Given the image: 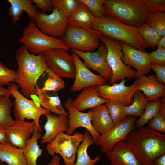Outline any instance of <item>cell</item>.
<instances>
[{
  "label": "cell",
  "mask_w": 165,
  "mask_h": 165,
  "mask_svg": "<svg viewBox=\"0 0 165 165\" xmlns=\"http://www.w3.org/2000/svg\"><path fill=\"white\" fill-rule=\"evenodd\" d=\"M105 156L110 165H141L125 140L116 143Z\"/></svg>",
  "instance_id": "cell-19"
},
{
  "label": "cell",
  "mask_w": 165,
  "mask_h": 165,
  "mask_svg": "<svg viewBox=\"0 0 165 165\" xmlns=\"http://www.w3.org/2000/svg\"><path fill=\"white\" fill-rule=\"evenodd\" d=\"M125 141L141 165H151L165 153V135L148 127L134 130Z\"/></svg>",
  "instance_id": "cell-2"
},
{
  "label": "cell",
  "mask_w": 165,
  "mask_h": 165,
  "mask_svg": "<svg viewBox=\"0 0 165 165\" xmlns=\"http://www.w3.org/2000/svg\"><path fill=\"white\" fill-rule=\"evenodd\" d=\"M72 99L69 97L64 104L65 108L68 111V128L66 134L72 135L76 129L79 127L86 128L92 137L95 142L98 139L100 135L94 129L91 123V115L88 112L83 113L76 109L73 106Z\"/></svg>",
  "instance_id": "cell-17"
},
{
  "label": "cell",
  "mask_w": 165,
  "mask_h": 165,
  "mask_svg": "<svg viewBox=\"0 0 165 165\" xmlns=\"http://www.w3.org/2000/svg\"><path fill=\"white\" fill-rule=\"evenodd\" d=\"M94 144L95 142L93 138L89 131L86 129L83 140L79 146L77 151V159L75 165H95L99 161L100 156L92 159L88 153V147Z\"/></svg>",
  "instance_id": "cell-26"
},
{
  "label": "cell",
  "mask_w": 165,
  "mask_h": 165,
  "mask_svg": "<svg viewBox=\"0 0 165 165\" xmlns=\"http://www.w3.org/2000/svg\"><path fill=\"white\" fill-rule=\"evenodd\" d=\"M50 162L47 165H61L60 163V158L58 156L54 155L52 156Z\"/></svg>",
  "instance_id": "cell-47"
},
{
  "label": "cell",
  "mask_w": 165,
  "mask_h": 165,
  "mask_svg": "<svg viewBox=\"0 0 165 165\" xmlns=\"http://www.w3.org/2000/svg\"><path fill=\"white\" fill-rule=\"evenodd\" d=\"M10 5L8 12L12 17V22L16 23L24 11L28 15L30 19L34 20L37 12V7L33 5L31 0H8Z\"/></svg>",
  "instance_id": "cell-25"
},
{
  "label": "cell",
  "mask_w": 165,
  "mask_h": 165,
  "mask_svg": "<svg viewBox=\"0 0 165 165\" xmlns=\"http://www.w3.org/2000/svg\"><path fill=\"white\" fill-rule=\"evenodd\" d=\"M72 55L75 65L76 73L74 82L70 88V91L74 92L88 87L106 84V79L92 72L76 54L72 53Z\"/></svg>",
  "instance_id": "cell-16"
},
{
  "label": "cell",
  "mask_w": 165,
  "mask_h": 165,
  "mask_svg": "<svg viewBox=\"0 0 165 165\" xmlns=\"http://www.w3.org/2000/svg\"><path fill=\"white\" fill-rule=\"evenodd\" d=\"M22 36L18 42L25 46L29 52L37 55L53 48L67 51L69 49L60 38L53 37L42 32L37 27L34 20H31L23 30Z\"/></svg>",
  "instance_id": "cell-5"
},
{
  "label": "cell",
  "mask_w": 165,
  "mask_h": 165,
  "mask_svg": "<svg viewBox=\"0 0 165 165\" xmlns=\"http://www.w3.org/2000/svg\"><path fill=\"white\" fill-rule=\"evenodd\" d=\"M161 99L149 101L146 104L142 116L137 119L135 126L138 128L141 127L149 121L158 112Z\"/></svg>",
  "instance_id": "cell-34"
},
{
  "label": "cell",
  "mask_w": 165,
  "mask_h": 165,
  "mask_svg": "<svg viewBox=\"0 0 165 165\" xmlns=\"http://www.w3.org/2000/svg\"><path fill=\"white\" fill-rule=\"evenodd\" d=\"M2 95L10 96L11 95L10 91L0 84V96Z\"/></svg>",
  "instance_id": "cell-48"
},
{
  "label": "cell",
  "mask_w": 165,
  "mask_h": 165,
  "mask_svg": "<svg viewBox=\"0 0 165 165\" xmlns=\"http://www.w3.org/2000/svg\"><path fill=\"white\" fill-rule=\"evenodd\" d=\"M34 20L42 32L56 38H61L68 27V18L58 7L53 8L49 14L37 11Z\"/></svg>",
  "instance_id": "cell-10"
},
{
  "label": "cell",
  "mask_w": 165,
  "mask_h": 165,
  "mask_svg": "<svg viewBox=\"0 0 165 165\" xmlns=\"http://www.w3.org/2000/svg\"><path fill=\"white\" fill-rule=\"evenodd\" d=\"M148 126L156 131L165 133V116L158 112L149 121Z\"/></svg>",
  "instance_id": "cell-40"
},
{
  "label": "cell",
  "mask_w": 165,
  "mask_h": 165,
  "mask_svg": "<svg viewBox=\"0 0 165 165\" xmlns=\"http://www.w3.org/2000/svg\"><path fill=\"white\" fill-rule=\"evenodd\" d=\"M82 3L80 0H53V8L61 9L68 18L77 10Z\"/></svg>",
  "instance_id": "cell-36"
},
{
  "label": "cell",
  "mask_w": 165,
  "mask_h": 165,
  "mask_svg": "<svg viewBox=\"0 0 165 165\" xmlns=\"http://www.w3.org/2000/svg\"><path fill=\"white\" fill-rule=\"evenodd\" d=\"M92 125L100 135L110 130L114 126L112 119L105 104L90 109Z\"/></svg>",
  "instance_id": "cell-23"
},
{
  "label": "cell",
  "mask_w": 165,
  "mask_h": 165,
  "mask_svg": "<svg viewBox=\"0 0 165 165\" xmlns=\"http://www.w3.org/2000/svg\"><path fill=\"white\" fill-rule=\"evenodd\" d=\"M42 138L41 132L35 127L33 134L27 141L25 147L23 149L27 165H37V160L41 155L43 150L38 145V140Z\"/></svg>",
  "instance_id": "cell-28"
},
{
  "label": "cell",
  "mask_w": 165,
  "mask_h": 165,
  "mask_svg": "<svg viewBox=\"0 0 165 165\" xmlns=\"http://www.w3.org/2000/svg\"><path fill=\"white\" fill-rule=\"evenodd\" d=\"M36 5L37 7L41 9L42 12H50L53 8V0H32Z\"/></svg>",
  "instance_id": "cell-44"
},
{
  "label": "cell",
  "mask_w": 165,
  "mask_h": 165,
  "mask_svg": "<svg viewBox=\"0 0 165 165\" xmlns=\"http://www.w3.org/2000/svg\"><path fill=\"white\" fill-rule=\"evenodd\" d=\"M149 101L143 93L138 90L134 95L132 104L129 106H124V117L134 116L140 117L144 113L145 106Z\"/></svg>",
  "instance_id": "cell-31"
},
{
  "label": "cell",
  "mask_w": 165,
  "mask_h": 165,
  "mask_svg": "<svg viewBox=\"0 0 165 165\" xmlns=\"http://www.w3.org/2000/svg\"><path fill=\"white\" fill-rule=\"evenodd\" d=\"M35 126L33 121H16L12 126L5 128L9 142L24 149L27 141L33 134Z\"/></svg>",
  "instance_id": "cell-18"
},
{
  "label": "cell",
  "mask_w": 165,
  "mask_h": 165,
  "mask_svg": "<svg viewBox=\"0 0 165 165\" xmlns=\"http://www.w3.org/2000/svg\"><path fill=\"white\" fill-rule=\"evenodd\" d=\"M126 81L123 79L118 84L96 86L99 96L105 99L117 101L124 106L131 105L133 101L134 95L138 90L136 88L137 79L130 86L125 85Z\"/></svg>",
  "instance_id": "cell-13"
},
{
  "label": "cell",
  "mask_w": 165,
  "mask_h": 165,
  "mask_svg": "<svg viewBox=\"0 0 165 165\" xmlns=\"http://www.w3.org/2000/svg\"><path fill=\"white\" fill-rule=\"evenodd\" d=\"M74 13L68 18V26L92 29L94 16L83 3Z\"/></svg>",
  "instance_id": "cell-27"
},
{
  "label": "cell",
  "mask_w": 165,
  "mask_h": 165,
  "mask_svg": "<svg viewBox=\"0 0 165 165\" xmlns=\"http://www.w3.org/2000/svg\"><path fill=\"white\" fill-rule=\"evenodd\" d=\"M83 138L84 134L80 132H76L72 135L60 132L47 143L48 153L52 156L58 153L62 158L65 165H75L77 151Z\"/></svg>",
  "instance_id": "cell-9"
},
{
  "label": "cell",
  "mask_w": 165,
  "mask_h": 165,
  "mask_svg": "<svg viewBox=\"0 0 165 165\" xmlns=\"http://www.w3.org/2000/svg\"><path fill=\"white\" fill-rule=\"evenodd\" d=\"M82 90L72 101L74 108L80 111L94 108L110 101L103 99L99 96L96 86H90Z\"/></svg>",
  "instance_id": "cell-22"
},
{
  "label": "cell",
  "mask_w": 165,
  "mask_h": 165,
  "mask_svg": "<svg viewBox=\"0 0 165 165\" xmlns=\"http://www.w3.org/2000/svg\"><path fill=\"white\" fill-rule=\"evenodd\" d=\"M136 88L142 91L149 101L165 96V85L159 82L154 75L141 76L137 79Z\"/></svg>",
  "instance_id": "cell-21"
},
{
  "label": "cell",
  "mask_w": 165,
  "mask_h": 165,
  "mask_svg": "<svg viewBox=\"0 0 165 165\" xmlns=\"http://www.w3.org/2000/svg\"><path fill=\"white\" fill-rule=\"evenodd\" d=\"M120 42L123 54L122 61L129 67H134L136 69V77L149 73L151 64L149 53L136 49L125 42Z\"/></svg>",
  "instance_id": "cell-15"
},
{
  "label": "cell",
  "mask_w": 165,
  "mask_h": 165,
  "mask_svg": "<svg viewBox=\"0 0 165 165\" xmlns=\"http://www.w3.org/2000/svg\"><path fill=\"white\" fill-rule=\"evenodd\" d=\"M45 72L47 78L42 88H39L36 86L35 93L36 96L49 92H58L65 87V82L48 68H47Z\"/></svg>",
  "instance_id": "cell-30"
},
{
  "label": "cell",
  "mask_w": 165,
  "mask_h": 165,
  "mask_svg": "<svg viewBox=\"0 0 165 165\" xmlns=\"http://www.w3.org/2000/svg\"><path fill=\"white\" fill-rule=\"evenodd\" d=\"M145 23L150 26L160 38L165 35V13H149Z\"/></svg>",
  "instance_id": "cell-33"
},
{
  "label": "cell",
  "mask_w": 165,
  "mask_h": 165,
  "mask_svg": "<svg viewBox=\"0 0 165 165\" xmlns=\"http://www.w3.org/2000/svg\"><path fill=\"white\" fill-rule=\"evenodd\" d=\"M15 59L17 68L15 83L21 89L24 96L31 99L35 95L37 81L47 68L43 54H31L23 45L17 50Z\"/></svg>",
  "instance_id": "cell-1"
},
{
  "label": "cell",
  "mask_w": 165,
  "mask_h": 165,
  "mask_svg": "<svg viewBox=\"0 0 165 165\" xmlns=\"http://www.w3.org/2000/svg\"><path fill=\"white\" fill-rule=\"evenodd\" d=\"M157 48H165V35L161 38L157 45Z\"/></svg>",
  "instance_id": "cell-49"
},
{
  "label": "cell",
  "mask_w": 165,
  "mask_h": 165,
  "mask_svg": "<svg viewBox=\"0 0 165 165\" xmlns=\"http://www.w3.org/2000/svg\"><path fill=\"white\" fill-rule=\"evenodd\" d=\"M47 68L60 78H75L76 67L72 55L67 50L53 48L43 53Z\"/></svg>",
  "instance_id": "cell-11"
},
{
  "label": "cell",
  "mask_w": 165,
  "mask_h": 165,
  "mask_svg": "<svg viewBox=\"0 0 165 165\" xmlns=\"http://www.w3.org/2000/svg\"><path fill=\"white\" fill-rule=\"evenodd\" d=\"M19 88L14 82L10 83L7 88L14 98L13 102L14 119L17 121L32 119L38 130L42 132V129L39 123L40 117L50 112L24 96L19 91Z\"/></svg>",
  "instance_id": "cell-6"
},
{
  "label": "cell",
  "mask_w": 165,
  "mask_h": 165,
  "mask_svg": "<svg viewBox=\"0 0 165 165\" xmlns=\"http://www.w3.org/2000/svg\"><path fill=\"white\" fill-rule=\"evenodd\" d=\"M137 119V117L134 116H126L110 130L101 134L95 144L101 147L102 152H110L116 143L125 140L128 135L134 130Z\"/></svg>",
  "instance_id": "cell-12"
},
{
  "label": "cell",
  "mask_w": 165,
  "mask_h": 165,
  "mask_svg": "<svg viewBox=\"0 0 165 165\" xmlns=\"http://www.w3.org/2000/svg\"><path fill=\"white\" fill-rule=\"evenodd\" d=\"M0 165H1V164H0Z\"/></svg>",
  "instance_id": "cell-50"
},
{
  "label": "cell",
  "mask_w": 165,
  "mask_h": 165,
  "mask_svg": "<svg viewBox=\"0 0 165 165\" xmlns=\"http://www.w3.org/2000/svg\"><path fill=\"white\" fill-rule=\"evenodd\" d=\"M87 7L93 16L96 18H102L108 15L104 5L105 0H80Z\"/></svg>",
  "instance_id": "cell-38"
},
{
  "label": "cell",
  "mask_w": 165,
  "mask_h": 165,
  "mask_svg": "<svg viewBox=\"0 0 165 165\" xmlns=\"http://www.w3.org/2000/svg\"><path fill=\"white\" fill-rule=\"evenodd\" d=\"M113 123L116 125L124 118V106L114 101H110L105 104Z\"/></svg>",
  "instance_id": "cell-37"
},
{
  "label": "cell",
  "mask_w": 165,
  "mask_h": 165,
  "mask_svg": "<svg viewBox=\"0 0 165 165\" xmlns=\"http://www.w3.org/2000/svg\"><path fill=\"white\" fill-rule=\"evenodd\" d=\"M100 39L106 47V60L112 72L109 84L112 85L125 78L129 79L135 78L136 71L125 65L122 61L123 54L121 42L104 35H101Z\"/></svg>",
  "instance_id": "cell-7"
},
{
  "label": "cell",
  "mask_w": 165,
  "mask_h": 165,
  "mask_svg": "<svg viewBox=\"0 0 165 165\" xmlns=\"http://www.w3.org/2000/svg\"><path fill=\"white\" fill-rule=\"evenodd\" d=\"M0 160L8 165H27L24 149L9 142L0 143Z\"/></svg>",
  "instance_id": "cell-24"
},
{
  "label": "cell",
  "mask_w": 165,
  "mask_h": 165,
  "mask_svg": "<svg viewBox=\"0 0 165 165\" xmlns=\"http://www.w3.org/2000/svg\"><path fill=\"white\" fill-rule=\"evenodd\" d=\"M9 97L0 96V126L5 128L12 126L15 122L11 116L13 103Z\"/></svg>",
  "instance_id": "cell-32"
},
{
  "label": "cell",
  "mask_w": 165,
  "mask_h": 165,
  "mask_svg": "<svg viewBox=\"0 0 165 165\" xmlns=\"http://www.w3.org/2000/svg\"><path fill=\"white\" fill-rule=\"evenodd\" d=\"M149 53L151 63L165 65V48H157Z\"/></svg>",
  "instance_id": "cell-42"
},
{
  "label": "cell",
  "mask_w": 165,
  "mask_h": 165,
  "mask_svg": "<svg viewBox=\"0 0 165 165\" xmlns=\"http://www.w3.org/2000/svg\"><path fill=\"white\" fill-rule=\"evenodd\" d=\"M16 72L9 68L0 61V84L9 86L11 82L15 83Z\"/></svg>",
  "instance_id": "cell-39"
},
{
  "label": "cell",
  "mask_w": 165,
  "mask_h": 165,
  "mask_svg": "<svg viewBox=\"0 0 165 165\" xmlns=\"http://www.w3.org/2000/svg\"><path fill=\"white\" fill-rule=\"evenodd\" d=\"M47 118L44 126L45 133L40 144L48 143L60 132H66L68 128V118L65 115H57L49 113L45 115Z\"/></svg>",
  "instance_id": "cell-20"
},
{
  "label": "cell",
  "mask_w": 165,
  "mask_h": 165,
  "mask_svg": "<svg viewBox=\"0 0 165 165\" xmlns=\"http://www.w3.org/2000/svg\"><path fill=\"white\" fill-rule=\"evenodd\" d=\"M138 28L139 33L148 47L152 49H155L161 38L146 23Z\"/></svg>",
  "instance_id": "cell-35"
},
{
  "label": "cell",
  "mask_w": 165,
  "mask_h": 165,
  "mask_svg": "<svg viewBox=\"0 0 165 165\" xmlns=\"http://www.w3.org/2000/svg\"><path fill=\"white\" fill-rule=\"evenodd\" d=\"M39 105L42 108L57 115L68 116V113L63 106L61 101L57 95L50 96L45 93L37 96Z\"/></svg>",
  "instance_id": "cell-29"
},
{
  "label": "cell",
  "mask_w": 165,
  "mask_h": 165,
  "mask_svg": "<svg viewBox=\"0 0 165 165\" xmlns=\"http://www.w3.org/2000/svg\"><path fill=\"white\" fill-rule=\"evenodd\" d=\"M149 13L164 12L165 0H143Z\"/></svg>",
  "instance_id": "cell-41"
},
{
  "label": "cell",
  "mask_w": 165,
  "mask_h": 165,
  "mask_svg": "<svg viewBox=\"0 0 165 165\" xmlns=\"http://www.w3.org/2000/svg\"><path fill=\"white\" fill-rule=\"evenodd\" d=\"M104 7L108 15L137 28L145 23L149 14L143 0H105Z\"/></svg>",
  "instance_id": "cell-4"
},
{
  "label": "cell",
  "mask_w": 165,
  "mask_h": 165,
  "mask_svg": "<svg viewBox=\"0 0 165 165\" xmlns=\"http://www.w3.org/2000/svg\"><path fill=\"white\" fill-rule=\"evenodd\" d=\"M103 35L100 32L93 29L68 26L60 38L70 50L82 52H92L99 47L100 38Z\"/></svg>",
  "instance_id": "cell-8"
},
{
  "label": "cell",
  "mask_w": 165,
  "mask_h": 165,
  "mask_svg": "<svg viewBox=\"0 0 165 165\" xmlns=\"http://www.w3.org/2000/svg\"><path fill=\"white\" fill-rule=\"evenodd\" d=\"M151 165H165V153L155 159Z\"/></svg>",
  "instance_id": "cell-46"
},
{
  "label": "cell",
  "mask_w": 165,
  "mask_h": 165,
  "mask_svg": "<svg viewBox=\"0 0 165 165\" xmlns=\"http://www.w3.org/2000/svg\"><path fill=\"white\" fill-rule=\"evenodd\" d=\"M72 51L83 60V63L89 69L97 72L100 75L110 81L112 72L106 60L107 50L103 42H101L98 48L93 52H82L75 50Z\"/></svg>",
  "instance_id": "cell-14"
},
{
  "label": "cell",
  "mask_w": 165,
  "mask_h": 165,
  "mask_svg": "<svg viewBox=\"0 0 165 165\" xmlns=\"http://www.w3.org/2000/svg\"><path fill=\"white\" fill-rule=\"evenodd\" d=\"M92 28L103 35L125 42L142 52H145V49L148 48L138 28L125 24L108 15L102 18L94 17Z\"/></svg>",
  "instance_id": "cell-3"
},
{
  "label": "cell",
  "mask_w": 165,
  "mask_h": 165,
  "mask_svg": "<svg viewBox=\"0 0 165 165\" xmlns=\"http://www.w3.org/2000/svg\"><path fill=\"white\" fill-rule=\"evenodd\" d=\"M9 142L7 138L6 129L0 126V143Z\"/></svg>",
  "instance_id": "cell-45"
},
{
  "label": "cell",
  "mask_w": 165,
  "mask_h": 165,
  "mask_svg": "<svg viewBox=\"0 0 165 165\" xmlns=\"http://www.w3.org/2000/svg\"><path fill=\"white\" fill-rule=\"evenodd\" d=\"M151 68L155 72L157 81L165 85V65L151 63Z\"/></svg>",
  "instance_id": "cell-43"
}]
</instances>
